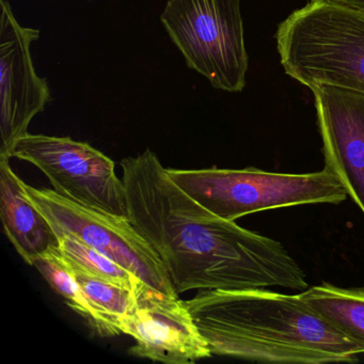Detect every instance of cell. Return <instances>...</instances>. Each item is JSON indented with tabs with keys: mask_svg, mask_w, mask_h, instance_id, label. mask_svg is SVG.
Wrapping results in <instances>:
<instances>
[{
	"mask_svg": "<svg viewBox=\"0 0 364 364\" xmlns=\"http://www.w3.org/2000/svg\"><path fill=\"white\" fill-rule=\"evenodd\" d=\"M127 217L161 257L176 293L282 287L306 291L281 242L219 218L178 186L152 151L121 161Z\"/></svg>",
	"mask_w": 364,
	"mask_h": 364,
	"instance_id": "cell-1",
	"label": "cell"
},
{
	"mask_svg": "<svg viewBox=\"0 0 364 364\" xmlns=\"http://www.w3.org/2000/svg\"><path fill=\"white\" fill-rule=\"evenodd\" d=\"M213 355L269 363L357 362L363 347L300 294L268 289L201 291L185 300Z\"/></svg>",
	"mask_w": 364,
	"mask_h": 364,
	"instance_id": "cell-2",
	"label": "cell"
},
{
	"mask_svg": "<svg viewBox=\"0 0 364 364\" xmlns=\"http://www.w3.org/2000/svg\"><path fill=\"white\" fill-rule=\"evenodd\" d=\"M281 65L309 89L332 86L364 95V12L310 0L276 33Z\"/></svg>",
	"mask_w": 364,
	"mask_h": 364,
	"instance_id": "cell-3",
	"label": "cell"
},
{
	"mask_svg": "<svg viewBox=\"0 0 364 364\" xmlns=\"http://www.w3.org/2000/svg\"><path fill=\"white\" fill-rule=\"evenodd\" d=\"M171 180L219 218L306 204H340L348 198L338 176L323 168L311 173L244 169H167Z\"/></svg>",
	"mask_w": 364,
	"mask_h": 364,
	"instance_id": "cell-4",
	"label": "cell"
},
{
	"mask_svg": "<svg viewBox=\"0 0 364 364\" xmlns=\"http://www.w3.org/2000/svg\"><path fill=\"white\" fill-rule=\"evenodd\" d=\"M161 22L189 69L215 89L244 90L249 61L240 0H168Z\"/></svg>",
	"mask_w": 364,
	"mask_h": 364,
	"instance_id": "cell-5",
	"label": "cell"
},
{
	"mask_svg": "<svg viewBox=\"0 0 364 364\" xmlns=\"http://www.w3.org/2000/svg\"><path fill=\"white\" fill-rule=\"evenodd\" d=\"M24 188L57 237L74 236L107 255L152 289L178 296L161 257L129 217L86 208L63 197L54 189L35 188L26 183Z\"/></svg>",
	"mask_w": 364,
	"mask_h": 364,
	"instance_id": "cell-6",
	"label": "cell"
},
{
	"mask_svg": "<svg viewBox=\"0 0 364 364\" xmlns=\"http://www.w3.org/2000/svg\"><path fill=\"white\" fill-rule=\"evenodd\" d=\"M12 157L41 170L54 191L80 205L127 217V193L114 161L87 142L26 134Z\"/></svg>",
	"mask_w": 364,
	"mask_h": 364,
	"instance_id": "cell-7",
	"label": "cell"
},
{
	"mask_svg": "<svg viewBox=\"0 0 364 364\" xmlns=\"http://www.w3.org/2000/svg\"><path fill=\"white\" fill-rule=\"evenodd\" d=\"M0 159H11L16 142L52 101L50 87L36 72L31 46L39 29L18 22L8 0H0Z\"/></svg>",
	"mask_w": 364,
	"mask_h": 364,
	"instance_id": "cell-8",
	"label": "cell"
},
{
	"mask_svg": "<svg viewBox=\"0 0 364 364\" xmlns=\"http://www.w3.org/2000/svg\"><path fill=\"white\" fill-rule=\"evenodd\" d=\"M136 341L129 353L166 364H188L212 357L185 300L142 284L120 326Z\"/></svg>",
	"mask_w": 364,
	"mask_h": 364,
	"instance_id": "cell-9",
	"label": "cell"
},
{
	"mask_svg": "<svg viewBox=\"0 0 364 364\" xmlns=\"http://www.w3.org/2000/svg\"><path fill=\"white\" fill-rule=\"evenodd\" d=\"M311 90L325 168L338 176L364 215V95L332 86Z\"/></svg>",
	"mask_w": 364,
	"mask_h": 364,
	"instance_id": "cell-10",
	"label": "cell"
},
{
	"mask_svg": "<svg viewBox=\"0 0 364 364\" xmlns=\"http://www.w3.org/2000/svg\"><path fill=\"white\" fill-rule=\"evenodd\" d=\"M0 217L4 231L29 265L58 247L59 240L46 217L25 193L9 159H0Z\"/></svg>",
	"mask_w": 364,
	"mask_h": 364,
	"instance_id": "cell-11",
	"label": "cell"
},
{
	"mask_svg": "<svg viewBox=\"0 0 364 364\" xmlns=\"http://www.w3.org/2000/svg\"><path fill=\"white\" fill-rule=\"evenodd\" d=\"M302 299L336 329L364 348V287L323 282L300 293Z\"/></svg>",
	"mask_w": 364,
	"mask_h": 364,
	"instance_id": "cell-12",
	"label": "cell"
},
{
	"mask_svg": "<svg viewBox=\"0 0 364 364\" xmlns=\"http://www.w3.org/2000/svg\"><path fill=\"white\" fill-rule=\"evenodd\" d=\"M65 259L97 317V333L101 336L122 334L121 323L133 309L136 291L92 276Z\"/></svg>",
	"mask_w": 364,
	"mask_h": 364,
	"instance_id": "cell-13",
	"label": "cell"
},
{
	"mask_svg": "<svg viewBox=\"0 0 364 364\" xmlns=\"http://www.w3.org/2000/svg\"><path fill=\"white\" fill-rule=\"evenodd\" d=\"M58 240V249L61 255L84 272L122 285L132 291H136L142 284H146L135 274L82 240L72 235L60 236Z\"/></svg>",
	"mask_w": 364,
	"mask_h": 364,
	"instance_id": "cell-14",
	"label": "cell"
},
{
	"mask_svg": "<svg viewBox=\"0 0 364 364\" xmlns=\"http://www.w3.org/2000/svg\"><path fill=\"white\" fill-rule=\"evenodd\" d=\"M31 266L37 268L50 287L65 300L68 306L78 313L93 331L97 332V317L58 247L37 257Z\"/></svg>",
	"mask_w": 364,
	"mask_h": 364,
	"instance_id": "cell-15",
	"label": "cell"
},
{
	"mask_svg": "<svg viewBox=\"0 0 364 364\" xmlns=\"http://www.w3.org/2000/svg\"><path fill=\"white\" fill-rule=\"evenodd\" d=\"M326 1L364 12V0H326Z\"/></svg>",
	"mask_w": 364,
	"mask_h": 364,
	"instance_id": "cell-16",
	"label": "cell"
}]
</instances>
